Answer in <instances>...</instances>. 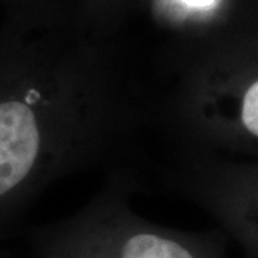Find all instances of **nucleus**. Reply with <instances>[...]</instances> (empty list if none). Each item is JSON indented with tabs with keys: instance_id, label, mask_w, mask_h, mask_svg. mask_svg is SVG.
<instances>
[{
	"instance_id": "nucleus-4",
	"label": "nucleus",
	"mask_w": 258,
	"mask_h": 258,
	"mask_svg": "<svg viewBox=\"0 0 258 258\" xmlns=\"http://www.w3.org/2000/svg\"><path fill=\"white\" fill-rule=\"evenodd\" d=\"M184 2L188 5H192V6H208L214 0H184Z\"/></svg>"
},
{
	"instance_id": "nucleus-3",
	"label": "nucleus",
	"mask_w": 258,
	"mask_h": 258,
	"mask_svg": "<svg viewBox=\"0 0 258 258\" xmlns=\"http://www.w3.org/2000/svg\"><path fill=\"white\" fill-rule=\"evenodd\" d=\"M241 116L245 128L258 137V81L249 86L244 96Z\"/></svg>"
},
{
	"instance_id": "nucleus-2",
	"label": "nucleus",
	"mask_w": 258,
	"mask_h": 258,
	"mask_svg": "<svg viewBox=\"0 0 258 258\" xmlns=\"http://www.w3.org/2000/svg\"><path fill=\"white\" fill-rule=\"evenodd\" d=\"M118 258H195L179 242L155 234H135L123 242Z\"/></svg>"
},
{
	"instance_id": "nucleus-1",
	"label": "nucleus",
	"mask_w": 258,
	"mask_h": 258,
	"mask_svg": "<svg viewBox=\"0 0 258 258\" xmlns=\"http://www.w3.org/2000/svg\"><path fill=\"white\" fill-rule=\"evenodd\" d=\"M39 147L36 116L28 102L0 99V200L26 179Z\"/></svg>"
}]
</instances>
